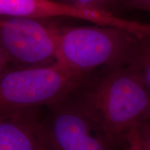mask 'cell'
Returning a JSON list of instances; mask_svg holds the SVG:
<instances>
[{
	"instance_id": "7c38bea8",
	"label": "cell",
	"mask_w": 150,
	"mask_h": 150,
	"mask_svg": "<svg viewBox=\"0 0 150 150\" xmlns=\"http://www.w3.org/2000/svg\"><path fill=\"white\" fill-rule=\"evenodd\" d=\"M147 1H148V0H118L120 4H122L124 5L133 7L134 8H136L138 6Z\"/></svg>"
},
{
	"instance_id": "5bb4252c",
	"label": "cell",
	"mask_w": 150,
	"mask_h": 150,
	"mask_svg": "<svg viewBox=\"0 0 150 150\" xmlns=\"http://www.w3.org/2000/svg\"><path fill=\"white\" fill-rule=\"evenodd\" d=\"M143 120H150V108H149V110H148V112H147V114H146L145 118H144Z\"/></svg>"
},
{
	"instance_id": "6da1fadb",
	"label": "cell",
	"mask_w": 150,
	"mask_h": 150,
	"mask_svg": "<svg viewBox=\"0 0 150 150\" xmlns=\"http://www.w3.org/2000/svg\"><path fill=\"white\" fill-rule=\"evenodd\" d=\"M76 96L112 147L142 120L150 108V92L126 67L103 69Z\"/></svg>"
},
{
	"instance_id": "ba28073f",
	"label": "cell",
	"mask_w": 150,
	"mask_h": 150,
	"mask_svg": "<svg viewBox=\"0 0 150 150\" xmlns=\"http://www.w3.org/2000/svg\"><path fill=\"white\" fill-rule=\"evenodd\" d=\"M127 68L150 92V33L138 35Z\"/></svg>"
},
{
	"instance_id": "5b68a950",
	"label": "cell",
	"mask_w": 150,
	"mask_h": 150,
	"mask_svg": "<svg viewBox=\"0 0 150 150\" xmlns=\"http://www.w3.org/2000/svg\"><path fill=\"white\" fill-rule=\"evenodd\" d=\"M49 108L50 112L46 122L54 150L111 149L76 94Z\"/></svg>"
},
{
	"instance_id": "7a4b0ae2",
	"label": "cell",
	"mask_w": 150,
	"mask_h": 150,
	"mask_svg": "<svg viewBox=\"0 0 150 150\" xmlns=\"http://www.w3.org/2000/svg\"><path fill=\"white\" fill-rule=\"evenodd\" d=\"M91 75L69 70L58 63L1 72L0 116L60 103L78 93Z\"/></svg>"
},
{
	"instance_id": "3957f363",
	"label": "cell",
	"mask_w": 150,
	"mask_h": 150,
	"mask_svg": "<svg viewBox=\"0 0 150 150\" xmlns=\"http://www.w3.org/2000/svg\"><path fill=\"white\" fill-rule=\"evenodd\" d=\"M138 35L123 28L97 24L61 27L56 63L82 75L100 67H127Z\"/></svg>"
},
{
	"instance_id": "9c48e42d",
	"label": "cell",
	"mask_w": 150,
	"mask_h": 150,
	"mask_svg": "<svg viewBox=\"0 0 150 150\" xmlns=\"http://www.w3.org/2000/svg\"><path fill=\"white\" fill-rule=\"evenodd\" d=\"M84 8L102 11L116 15L120 8L118 0H56Z\"/></svg>"
},
{
	"instance_id": "52a82bcc",
	"label": "cell",
	"mask_w": 150,
	"mask_h": 150,
	"mask_svg": "<svg viewBox=\"0 0 150 150\" xmlns=\"http://www.w3.org/2000/svg\"><path fill=\"white\" fill-rule=\"evenodd\" d=\"M37 110L0 118V150H54L46 119Z\"/></svg>"
},
{
	"instance_id": "277c9868",
	"label": "cell",
	"mask_w": 150,
	"mask_h": 150,
	"mask_svg": "<svg viewBox=\"0 0 150 150\" xmlns=\"http://www.w3.org/2000/svg\"><path fill=\"white\" fill-rule=\"evenodd\" d=\"M52 19L1 18V72L56 63L61 27Z\"/></svg>"
},
{
	"instance_id": "4fadbf2b",
	"label": "cell",
	"mask_w": 150,
	"mask_h": 150,
	"mask_svg": "<svg viewBox=\"0 0 150 150\" xmlns=\"http://www.w3.org/2000/svg\"><path fill=\"white\" fill-rule=\"evenodd\" d=\"M136 8L140 9V10L142 11H147V12L150 13V0H148V1H145L144 3L138 6Z\"/></svg>"
},
{
	"instance_id": "30bf717a",
	"label": "cell",
	"mask_w": 150,
	"mask_h": 150,
	"mask_svg": "<svg viewBox=\"0 0 150 150\" xmlns=\"http://www.w3.org/2000/svg\"><path fill=\"white\" fill-rule=\"evenodd\" d=\"M142 150H150V120H143L136 125Z\"/></svg>"
},
{
	"instance_id": "8fae6325",
	"label": "cell",
	"mask_w": 150,
	"mask_h": 150,
	"mask_svg": "<svg viewBox=\"0 0 150 150\" xmlns=\"http://www.w3.org/2000/svg\"><path fill=\"white\" fill-rule=\"evenodd\" d=\"M126 140L128 144V150H142L136 126L130 131V132L127 135Z\"/></svg>"
},
{
	"instance_id": "8992f818",
	"label": "cell",
	"mask_w": 150,
	"mask_h": 150,
	"mask_svg": "<svg viewBox=\"0 0 150 150\" xmlns=\"http://www.w3.org/2000/svg\"><path fill=\"white\" fill-rule=\"evenodd\" d=\"M0 16L1 18L78 19L97 25L123 28L135 33L138 32L141 27L139 22L125 20L111 13L84 8L56 0H0Z\"/></svg>"
}]
</instances>
